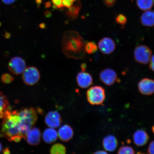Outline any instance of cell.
I'll use <instances>...</instances> for the list:
<instances>
[{"label":"cell","mask_w":154,"mask_h":154,"mask_svg":"<svg viewBox=\"0 0 154 154\" xmlns=\"http://www.w3.org/2000/svg\"><path fill=\"white\" fill-rule=\"evenodd\" d=\"M153 2L154 3V0H153Z\"/></svg>","instance_id":"74e56055"},{"label":"cell","mask_w":154,"mask_h":154,"mask_svg":"<svg viewBox=\"0 0 154 154\" xmlns=\"http://www.w3.org/2000/svg\"><path fill=\"white\" fill-rule=\"evenodd\" d=\"M118 144V140L112 135H109L105 137L103 140V147L107 151H114L116 149Z\"/></svg>","instance_id":"2e32d148"},{"label":"cell","mask_w":154,"mask_h":154,"mask_svg":"<svg viewBox=\"0 0 154 154\" xmlns=\"http://www.w3.org/2000/svg\"><path fill=\"white\" fill-rule=\"evenodd\" d=\"M77 83L83 88H87L93 83V79L89 73L82 72H79L76 77Z\"/></svg>","instance_id":"4fadbf2b"},{"label":"cell","mask_w":154,"mask_h":154,"mask_svg":"<svg viewBox=\"0 0 154 154\" xmlns=\"http://www.w3.org/2000/svg\"><path fill=\"white\" fill-rule=\"evenodd\" d=\"M45 124L49 128H57L62 123V119L60 114L57 111L49 112L46 115L45 118Z\"/></svg>","instance_id":"30bf717a"},{"label":"cell","mask_w":154,"mask_h":154,"mask_svg":"<svg viewBox=\"0 0 154 154\" xmlns=\"http://www.w3.org/2000/svg\"><path fill=\"white\" fill-rule=\"evenodd\" d=\"M9 106L7 97L0 91V119L3 118L6 111L9 109Z\"/></svg>","instance_id":"ffe728a7"},{"label":"cell","mask_w":154,"mask_h":154,"mask_svg":"<svg viewBox=\"0 0 154 154\" xmlns=\"http://www.w3.org/2000/svg\"><path fill=\"white\" fill-rule=\"evenodd\" d=\"M2 146L1 143H0V153H1V152L2 151Z\"/></svg>","instance_id":"8d00e7d4"},{"label":"cell","mask_w":154,"mask_h":154,"mask_svg":"<svg viewBox=\"0 0 154 154\" xmlns=\"http://www.w3.org/2000/svg\"><path fill=\"white\" fill-rule=\"evenodd\" d=\"M106 6L111 7L114 5L116 0H103Z\"/></svg>","instance_id":"f1b7e54d"},{"label":"cell","mask_w":154,"mask_h":154,"mask_svg":"<svg viewBox=\"0 0 154 154\" xmlns=\"http://www.w3.org/2000/svg\"><path fill=\"white\" fill-rule=\"evenodd\" d=\"M76 1V0H62L63 7L69 8L74 5Z\"/></svg>","instance_id":"4316f807"},{"label":"cell","mask_w":154,"mask_h":154,"mask_svg":"<svg viewBox=\"0 0 154 154\" xmlns=\"http://www.w3.org/2000/svg\"><path fill=\"white\" fill-rule=\"evenodd\" d=\"M152 131L153 133L154 134V125H153V126L152 127Z\"/></svg>","instance_id":"d590c367"},{"label":"cell","mask_w":154,"mask_h":154,"mask_svg":"<svg viewBox=\"0 0 154 154\" xmlns=\"http://www.w3.org/2000/svg\"><path fill=\"white\" fill-rule=\"evenodd\" d=\"M116 22L117 24L124 26L126 24L127 19L125 15L120 14L117 15L115 19Z\"/></svg>","instance_id":"d4e9b609"},{"label":"cell","mask_w":154,"mask_h":154,"mask_svg":"<svg viewBox=\"0 0 154 154\" xmlns=\"http://www.w3.org/2000/svg\"><path fill=\"white\" fill-rule=\"evenodd\" d=\"M140 23L144 26H154V11L148 10L144 12L140 17Z\"/></svg>","instance_id":"e0dca14e"},{"label":"cell","mask_w":154,"mask_h":154,"mask_svg":"<svg viewBox=\"0 0 154 154\" xmlns=\"http://www.w3.org/2000/svg\"><path fill=\"white\" fill-rule=\"evenodd\" d=\"M5 4L10 5L14 3L16 0H2Z\"/></svg>","instance_id":"1f68e13d"},{"label":"cell","mask_w":154,"mask_h":154,"mask_svg":"<svg viewBox=\"0 0 154 154\" xmlns=\"http://www.w3.org/2000/svg\"><path fill=\"white\" fill-rule=\"evenodd\" d=\"M134 143L138 146H142L147 143L149 137L147 132L142 130H138L133 135Z\"/></svg>","instance_id":"9a60e30c"},{"label":"cell","mask_w":154,"mask_h":154,"mask_svg":"<svg viewBox=\"0 0 154 154\" xmlns=\"http://www.w3.org/2000/svg\"><path fill=\"white\" fill-rule=\"evenodd\" d=\"M66 153V147L60 143L54 144L50 149V153L52 154H64Z\"/></svg>","instance_id":"7402d4cb"},{"label":"cell","mask_w":154,"mask_h":154,"mask_svg":"<svg viewBox=\"0 0 154 154\" xmlns=\"http://www.w3.org/2000/svg\"><path fill=\"white\" fill-rule=\"evenodd\" d=\"M150 62L149 68L152 71L154 72V55L152 56Z\"/></svg>","instance_id":"4dcf8cb0"},{"label":"cell","mask_w":154,"mask_h":154,"mask_svg":"<svg viewBox=\"0 0 154 154\" xmlns=\"http://www.w3.org/2000/svg\"><path fill=\"white\" fill-rule=\"evenodd\" d=\"M1 132L9 141L19 142L22 138L18 112L6 111L1 124Z\"/></svg>","instance_id":"7a4b0ae2"},{"label":"cell","mask_w":154,"mask_h":154,"mask_svg":"<svg viewBox=\"0 0 154 154\" xmlns=\"http://www.w3.org/2000/svg\"><path fill=\"white\" fill-rule=\"evenodd\" d=\"M8 69L11 73L15 75L22 74L26 69V64L24 60L19 57L12 58L8 63Z\"/></svg>","instance_id":"52a82bcc"},{"label":"cell","mask_w":154,"mask_h":154,"mask_svg":"<svg viewBox=\"0 0 154 154\" xmlns=\"http://www.w3.org/2000/svg\"><path fill=\"white\" fill-rule=\"evenodd\" d=\"M117 75L112 69L107 68L103 70L100 73V79L101 81L107 86L112 85L117 82Z\"/></svg>","instance_id":"9c48e42d"},{"label":"cell","mask_w":154,"mask_h":154,"mask_svg":"<svg viewBox=\"0 0 154 154\" xmlns=\"http://www.w3.org/2000/svg\"><path fill=\"white\" fill-rule=\"evenodd\" d=\"M81 8V5L80 2L74 3L72 6L67 8L66 11V16L71 20H76L79 14Z\"/></svg>","instance_id":"d6986e66"},{"label":"cell","mask_w":154,"mask_h":154,"mask_svg":"<svg viewBox=\"0 0 154 154\" xmlns=\"http://www.w3.org/2000/svg\"><path fill=\"white\" fill-rule=\"evenodd\" d=\"M105 90L101 86L91 87L87 92V98L92 105L103 104L105 99Z\"/></svg>","instance_id":"277c9868"},{"label":"cell","mask_w":154,"mask_h":154,"mask_svg":"<svg viewBox=\"0 0 154 154\" xmlns=\"http://www.w3.org/2000/svg\"><path fill=\"white\" fill-rule=\"evenodd\" d=\"M152 55L151 50L146 45H140L135 48L134 59L137 62L142 64H147L150 62Z\"/></svg>","instance_id":"5b68a950"},{"label":"cell","mask_w":154,"mask_h":154,"mask_svg":"<svg viewBox=\"0 0 154 154\" xmlns=\"http://www.w3.org/2000/svg\"><path fill=\"white\" fill-rule=\"evenodd\" d=\"M147 152L149 154H154V140L150 143Z\"/></svg>","instance_id":"f546056e"},{"label":"cell","mask_w":154,"mask_h":154,"mask_svg":"<svg viewBox=\"0 0 154 154\" xmlns=\"http://www.w3.org/2000/svg\"><path fill=\"white\" fill-rule=\"evenodd\" d=\"M54 6L57 9H61L64 8L62 0H51Z\"/></svg>","instance_id":"83f0119b"},{"label":"cell","mask_w":154,"mask_h":154,"mask_svg":"<svg viewBox=\"0 0 154 154\" xmlns=\"http://www.w3.org/2000/svg\"><path fill=\"white\" fill-rule=\"evenodd\" d=\"M57 134L60 140L63 142H67L72 139L74 131L70 125H64L60 128Z\"/></svg>","instance_id":"5bb4252c"},{"label":"cell","mask_w":154,"mask_h":154,"mask_svg":"<svg viewBox=\"0 0 154 154\" xmlns=\"http://www.w3.org/2000/svg\"><path fill=\"white\" fill-rule=\"evenodd\" d=\"M41 136L39 129L33 127L27 132L25 139L30 145L37 146L41 142Z\"/></svg>","instance_id":"7c38bea8"},{"label":"cell","mask_w":154,"mask_h":154,"mask_svg":"<svg viewBox=\"0 0 154 154\" xmlns=\"http://www.w3.org/2000/svg\"><path fill=\"white\" fill-rule=\"evenodd\" d=\"M57 137V132L54 128H50L46 129L43 133L44 141L48 144L54 143L56 141Z\"/></svg>","instance_id":"ac0fdd59"},{"label":"cell","mask_w":154,"mask_h":154,"mask_svg":"<svg viewBox=\"0 0 154 154\" xmlns=\"http://www.w3.org/2000/svg\"><path fill=\"white\" fill-rule=\"evenodd\" d=\"M1 80L3 83L6 84L11 83L14 80L13 77L8 74H3L1 77Z\"/></svg>","instance_id":"484cf974"},{"label":"cell","mask_w":154,"mask_h":154,"mask_svg":"<svg viewBox=\"0 0 154 154\" xmlns=\"http://www.w3.org/2000/svg\"><path fill=\"white\" fill-rule=\"evenodd\" d=\"M136 4L139 8L142 11L149 10L152 7L153 0H137Z\"/></svg>","instance_id":"44dd1931"},{"label":"cell","mask_w":154,"mask_h":154,"mask_svg":"<svg viewBox=\"0 0 154 154\" xmlns=\"http://www.w3.org/2000/svg\"><path fill=\"white\" fill-rule=\"evenodd\" d=\"M81 67L82 72H85L86 68V63H82L81 65Z\"/></svg>","instance_id":"d6a6232c"},{"label":"cell","mask_w":154,"mask_h":154,"mask_svg":"<svg viewBox=\"0 0 154 154\" xmlns=\"http://www.w3.org/2000/svg\"><path fill=\"white\" fill-rule=\"evenodd\" d=\"M20 127L22 138L25 139L26 134L30 129L33 128L38 120L37 111L32 107L24 109L19 112Z\"/></svg>","instance_id":"3957f363"},{"label":"cell","mask_w":154,"mask_h":154,"mask_svg":"<svg viewBox=\"0 0 154 154\" xmlns=\"http://www.w3.org/2000/svg\"><path fill=\"white\" fill-rule=\"evenodd\" d=\"M94 154H108L106 152L104 151H96Z\"/></svg>","instance_id":"836d02e7"},{"label":"cell","mask_w":154,"mask_h":154,"mask_svg":"<svg viewBox=\"0 0 154 154\" xmlns=\"http://www.w3.org/2000/svg\"><path fill=\"white\" fill-rule=\"evenodd\" d=\"M98 45L100 51L104 54H110L116 49L114 41L109 37L102 38L100 40Z\"/></svg>","instance_id":"ba28073f"},{"label":"cell","mask_w":154,"mask_h":154,"mask_svg":"<svg viewBox=\"0 0 154 154\" xmlns=\"http://www.w3.org/2000/svg\"><path fill=\"white\" fill-rule=\"evenodd\" d=\"M117 153L133 154L135 153V151L133 148L129 146H122L118 150Z\"/></svg>","instance_id":"cb8c5ba5"},{"label":"cell","mask_w":154,"mask_h":154,"mask_svg":"<svg viewBox=\"0 0 154 154\" xmlns=\"http://www.w3.org/2000/svg\"><path fill=\"white\" fill-rule=\"evenodd\" d=\"M63 52L68 58L82 59L85 57V44L83 38L77 32H65L61 39Z\"/></svg>","instance_id":"6da1fadb"},{"label":"cell","mask_w":154,"mask_h":154,"mask_svg":"<svg viewBox=\"0 0 154 154\" xmlns=\"http://www.w3.org/2000/svg\"><path fill=\"white\" fill-rule=\"evenodd\" d=\"M3 153L4 154H9L10 153L8 149H6L3 151Z\"/></svg>","instance_id":"e575fe53"},{"label":"cell","mask_w":154,"mask_h":154,"mask_svg":"<svg viewBox=\"0 0 154 154\" xmlns=\"http://www.w3.org/2000/svg\"><path fill=\"white\" fill-rule=\"evenodd\" d=\"M97 46L95 42H90L85 45L86 52L89 54L95 53L97 50Z\"/></svg>","instance_id":"603a6c76"},{"label":"cell","mask_w":154,"mask_h":154,"mask_svg":"<svg viewBox=\"0 0 154 154\" xmlns=\"http://www.w3.org/2000/svg\"><path fill=\"white\" fill-rule=\"evenodd\" d=\"M138 90L142 95H151L154 93V80L149 78H144L138 84Z\"/></svg>","instance_id":"8fae6325"},{"label":"cell","mask_w":154,"mask_h":154,"mask_svg":"<svg viewBox=\"0 0 154 154\" xmlns=\"http://www.w3.org/2000/svg\"><path fill=\"white\" fill-rule=\"evenodd\" d=\"M23 81L28 85L32 86L39 81L40 75L39 70L35 67L30 66L25 69L22 73Z\"/></svg>","instance_id":"8992f818"}]
</instances>
